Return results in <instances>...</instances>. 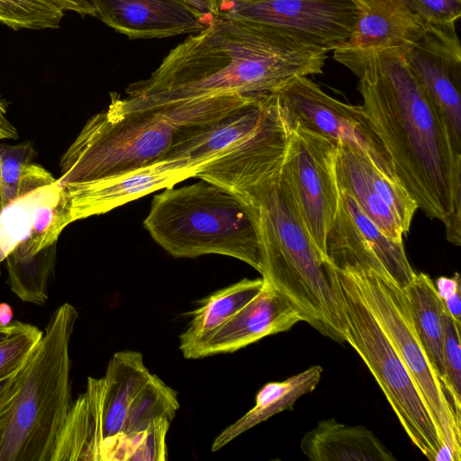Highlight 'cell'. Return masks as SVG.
Segmentation results:
<instances>
[{
  "mask_svg": "<svg viewBox=\"0 0 461 461\" xmlns=\"http://www.w3.org/2000/svg\"><path fill=\"white\" fill-rule=\"evenodd\" d=\"M287 119L290 131L285 166L310 235L321 254L328 258L326 238L339 203L338 144Z\"/></svg>",
  "mask_w": 461,
  "mask_h": 461,
  "instance_id": "cell-11",
  "label": "cell"
},
{
  "mask_svg": "<svg viewBox=\"0 0 461 461\" xmlns=\"http://www.w3.org/2000/svg\"><path fill=\"white\" fill-rule=\"evenodd\" d=\"M401 49L461 150V46L455 23L427 25L420 39Z\"/></svg>",
  "mask_w": 461,
  "mask_h": 461,
  "instance_id": "cell-13",
  "label": "cell"
},
{
  "mask_svg": "<svg viewBox=\"0 0 461 461\" xmlns=\"http://www.w3.org/2000/svg\"><path fill=\"white\" fill-rule=\"evenodd\" d=\"M326 255L337 268L357 267L386 272L401 286L415 275L403 246L384 235L355 199L339 189V203L326 238Z\"/></svg>",
  "mask_w": 461,
  "mask_h": 461,
  "instance_id": "cell-12",
  "label": "cell"
},
{
  "mask_svg": "<svg viewBox=\"0 0 461 461\" xmlns=\"http://www.w3.org/2000/svg\"><path fill=\"white\" fill-rule=\"evenodd\" d=\"M43 335L39 328L26 327L0 343V380L18 372L27 362Z\"/></svg>",
  "mask_w": 461,
  "mask_h": 461,
  "instance_id": "cell-32",
  "label": "cell"
},
{
  "mask_svg": "<svg viewBox=\"0 0 461 461\" xmlns=\"http://www.w3.org/2000/svg\"><path fill=\"white\" fill-rule=\"evenodd\" d=\"M64 11L47 0H0V23L14 30L56 29Z\"/></svg>",
  "mask_w": 461,
  "mask_h": 461,
  "instance_id": "cell-29",
  "label": "cell"
},
{
  "mask_svg": "<svg viewBox=\"0 0 461 461\" xmlns=\"http://www.w3.org/2000/svg\"><path fill=\"white\" fill-rule=\"evenodd\" d=\"M426 25H448L461 15V0H403Z\"/></svg>",
  "mask_w": 461,
  "mask_h": 461,
  "instance_id": "cell-33",
  "label": "cell"
},
{
  "mask_svg": "<svg viewBox=\"0 0 461 461\" xmlns=\"http://www.w3.org/2000/svg\"><path fill=\"white\" fill-rule=\"evenodd\" d=\"M21 369L11 376L0 380V414L17 389Z\"/></svg>",
  "mask_w": 461,
  "mask_h": 461,
  "instance_id": "cell-37",
  "label": "cell"
},
{
  "mask_svg": "<svg viewBox=\"0 0 461 461\" xmlns=\"http://www.w3.org/2000/svg\"><path fill=\"white\" fill-rule=\"evenodd\" d=\"M323 369L315 365L284 381L269 382L260 388L252 409L223 429L214 439L212 451H217L240 434L284 411H290L302 396L315 390Z\"/></svg>",
  "mask_w": 461,
  "mask_h": 461,
  "instance_id": "cell-23",
  "label": "cell"
},
{
  "mask_svg": "<svg viewBox=\"0 0 461 461\" xmlns=\"http://www.w3.org/2000/svg\"><path fill=\"white\" fill-rule=\"evenodd\" d=\"M403 290L420 343L430 366L442 384L445 378L442 301L438 294L434 282L425 273H415Z\"/></svg>",
  "mask_w": 461,
  "mask_h": 461,
  "instance_id": "cell-24",
  "label": "cell"
},
{
  "mask_svg": "<svg viewBox=\"0 0 461 461\" xmlns=\"http://www.w3.org/2000/svg\"><path fill=\"white\" fill-rule=\"evenodd\" d=\"M2 209H3V205H2V199H1V194H0V212H1Z\"/></svg>",
  "mask_w": 461,
  "mask_h": 461,
  "instance_id": "cell-41",
  "label": "cell"
},
{
  "mask_svg": "<svg viewBox=\"0 0 461 461\" xmlns=\"http://www.w3.org/2000/svg\"><path fill=\"white\" fill-rule=\"evenodd\" d=\"M36 152L31 141L0 143V194L3 208L19 197L22 178Z\"/></svg>",
  "mask_w": 461,
  "mask_h": 461,
  "instance_id": "cell-31",
  "label": "cell"
},
{
  "mask_svg": "<svg viewBox=\"0 0 461 461\" xmlns=\"http://www.w3.org/2000/svg\"><path fill=\"white\" fill-rule=\"evenodd\" d=\"M95 16L130 39L193 34L207 24L181 0H88Z\"/></svg>",
  "mask_w": 461,
  "mask_h": 461,
  "instance_id": "cell-19",
  "label": "cell"
},
{
  "mask_svg": "<svg viewBox=\"0 0 461 461\" xmlns=\"http://www.w3.org/2000/svg\"><path fill=\"white\" fill-rule=\"evenodd\" d=\"M441 317L444 330L445 362V378L442 385L456 416L461 420V324L448 314L444 305Z\"/></svg>",
  "mask_w": 461,
  "mask_h": 461,
  "instance_id": "cell-30",
  "label": "cell"
},
{
  "mask_svg": "<svg viewBox=\"0 0 461 461\" xmlns=\"http://www.w3.org/2000/svg\"><path fill=\"white\" fill-rule=\"evenodd\" d=\"M63 11H72L85 15H95V9L88 0H47Z\"/></svg>",
  "mask_w": 461,
  "mask_h": 461,
  "instance_id": "cell-36",
  "label": "cell"
},
{
  "mask_svg": "<svg viewBox=\"0 0 461 461\" xmlns=\"http://www.w3.org/2000/svg\"><path fill=\"white\" fill-rule=\"evenodd\" d=\"M28 323H23L18 321H13L5 326L0 325V343L15 334L16 332L23 330Z\"/></svg>",
  "mask_w": 461,
  "mask_h": 461,
  "instance_id": "cell-39",
  "label": "cell"
},
{
  "mask_svg": "<svg viewBox=\"0 0 461 461\" xmlns=\"http://www.w3.org/2000/svg\"><path fill=\"white\" fill-rule=\"evenodd\" d=\"M55 181L41 166L32 162L27 167L19 197L0 212V264L31 233L36 208Z\"/></svg>",
  "mask_w": 461,
  "mask_h": 461,
  "instance_id": "cell-25",
  "label": "cell"
},
{
  "mask_svg": "<svg viewBox=\"0 0 461 461\" xmlns=\"http://www.w3.org/2000/svg\"><path fill=\"white\" fill-rule=\"evenodd\" d=\"M57 242L30 256L14 253L5 259L11 290L25 303H46L48 283L53 270Z\"/></svg>",
  "mask_w": 461,
  "mask_h": 461,
  "instance_id": "cell-26",
  "label": "cell"
},
{
  "mask_svg": "<svg viewBox=\"0 0 461 461\" xmlns=\"http://www.w3.org/2000/svg\"><path fill=\"white\" fill-rule=\"evenodd\" d=\"M190 5L208 25L219 17L221 6L225 0H181Z\"/></svg>",
  "mask_w": 461,
  "mask_h": 461,
  "instance_id": "cell-35",
  "label": "cell"
},
{
  "mask_svg": "<svg viewBox=\"0 0 461 461\" xmlns=\"http://www.w3.org/2000/svg\"><path fill=\"white\" fill-rule=\"evenodd\" d=\"M200 167L188 159H161L81 184L61 186L71 222L106 213L155 191L194 177Z\"/></svg>",
  "mask_w": 461,
  "mask_h": 461,
  "instance_id": "cell-15",
  "label": "cell"
},
{
  "mask_svg": "<svg viewBox=\"0 0 461 461\" xmlns=\"http://www.w3.org/2000/svg\"><path fill=\"white\" fill-rule=\"evenodd\" d=\"M179 407L177 393L151 374L130 405L122 434L143 431L160 419L172 420Z\"/></svg>",
  "mask_w": 461,
  "mask_h": 461,
  "instance_id": "cell-27",
  "label": "cell"
},
{
  "mask_svg": "<svg viewBox=\"0 0 461 461\" xmlns=\"http://www.w3.org/2000/svg\"><path fill=\"white\" fill-rule=\"evenodd\" d=\"M275 101L276 93L252 95L212 121L179 126L162 159H188L201 167L256 135Z\"/></svg>",
  "mask_w": 461,
  "mask_h": 461,
  "instance_id": "cell-16",
  "label": "cell"
},
{
  "mask_svg": "<svg viewBox=\"0 0 461 461\" xmlns=\"http://www.w3.org/2000/svg\"><path fill=\"white\" fill-rule=\"evenodd\" d=\"M335 268L346 319V342L372 373L411 441L429 460L435 461L442 444L412 377L363 302L349 273Z\"/></svg>",
  "mask_w": 461,
  "mask_h": 461,
  "instance_id": "cell-7",
  "label": "cell"
},
{
  "mask_svg": "<svg viewBox=\"0 0 461 461\" xmlns=\"http://www.w3.org/2000/svg\"><path fill=\"white\" fill-rule=\"evenodd\" d=\"M290 122L276 98L251 139L203 165L194 177L240 200L255 223L262 278L296 307L321 335L346 342L338 273L314 244L285 162Z\"/></svg>",
  "mask_w": 461,
  "mask_h": 461,
  "instance_id": "cell-1",
  "label": "cell"
},
{
  "mask_svg": "<svg viewBox=\"0 0 461 461\" xmlns=\"http://www.w3.org/2000/svg\"><path fill=\"white\" fill-rule=\"evenodd\" d=\"M334 51L359 79L363 107L392 158L399 184L429 219L461 244V150L410 69L401 47Z\"/></svg>",
  "mask_w": 461,
  "mask_h": 461,
  "instance_id": "cell-2",
  "label": "cell"
},
{
  "mask_svg": "<svg viewBox=\"0 0 461 461\" xmlns=\"http://www.w3.org/2000/svg\"><path fill=\"white\" fill-rule=\"evenodd\" d=\"M336 176L339 188L355 199L384 235L394 241H403L418 206L399 183L389 179L366 158L340 142Z\"/></svg>",
  "mask_w": 461,
  "mask_h": 461,
  "instance_id": "cell-14",
  "label": "cell"
},
{
  "mask_svg": "<svg viewBox=\"0 0 461 461\" xmlns=\"http://www.w3.org/2000/svg\"><path fill=\"white\" fill-rule=\"evenodd\" d=\"M77 317L68 303L56 309L22 367L0 414V461H50L72 404L69 343Z\"/></svg>",
  "mask_w": 461,
  "mask_h": 461,
  "instance_id": "cell-4",
  "label": "cell"
},
{
  "mask_svg": "<svg viewBox=\"0 0 461 461\" xmlns=\"http://www.w3.org/2000/svg\"><path fill=\"white\" fill-rule=\"evenodd\" d=\"M14 312L6 303H0V325L5 326L13 321Z\"/></svg>",
  "mask_w": 461,
  "mask_h": 461,
  "instance_id": "cell-40",
  "label": "cell"
},
{
  "mask_svg": "<svg viewBox=\"0 0 461 461\" xmlns=\"http://www.w3.org/2000/svg\"><path fill=\"white\" fill-rule=\"evenodd\" d=\"M179 119L162 105L123 108L111 100L63 154L59 184L89 182L161 160L181 126Z\"/></svg>",
  "mask_w": 461,
  "mask_h": 461,
  "instance_id": "cell-6",
  "label": "cell"
},
{
  "mask_svg": "<svg viewBox=\"0 0 461 461\" xmlns=\"http://www.w3.org/2000/svg\"><path fill=\"white\" fill-rule=\"evenodd\" d=\"M167 419L153 421L145 430L133 435L118 434L105 440L104 460H166Z\"/></svg>",
  "mask_w": 461,
  "mask_h": 461,
  "instance_id": "cell-28",
  "label": "cell"
},
{
  "mask_svg": "<svg viewBox=\"0 0 461 461\" xmlns=\"http://www.w3.org/2000/svg\"><path fill=\"white\" fill-rule=\"evenodd\" d=\"M263 278H244L202 299L179 336V350L193 359L195 351L261 290Z\"/></svg>",
  "mask_w": 461,
  "mask_h": 461,
  "instance_id": "cell-22",
  "label": "cell"
},
{
  "mask_svg": "<svg viewBox=\"0 0 461 461\" xmlns=\"http://www.w3.org/2000/svg\"><path fill=\"white\" fill-rule=\"evenodd\" d=\"M327 53L276 30L219 16L173 48L149 77L130 84L127 97L111 94V99L131 108L219 94H272L298 77L321 74Z\"/></svg>",
  "mask_w": 461,
  "mask_h": 461,
  "instance_id": "cell-3",
  "label": "cell"
},
{
  "mask_svg": "<svg viewBox=\"0 0 461 461\" xmlns=\"http://www.w3.org/2000/svg\"><path fill=\"white\" fill-rule=\"evenodd\" d=\"M276 93L291 121L337 144L347 145L399 183L390 154L362 105L331 97L307 77L293 79Z\"/></svg>",
  "mask_w": 461,
  "mask_h": 461,
  "instance_id": "cell-9",
  "label": "cell"
},
{
  "mask_svg": "<svg viewBox=\"0 0 461 461\" xmlns=\"http://www.w3.org/2000/svg\"><path fill=\"white\" fill-rule=\"evenodd\" d=\"M361 298L412 377L442 447L461 459V420L430 366L415 330L405 292L388 273L346 267Z\"/></svg>",
  "mask_w": 461,
  "mask_h": 461,
  "instance_id": "cell-8",
  "label": "cell"
},
{
  "mask_svg": "<svg viewBox=\"0 0 461 461\" xmlns=\"http://www.w3.org/2000/svg\"><path fill=\"white\" fill-rule=\"evenodd\" d=\"M302 321L292 302L264 280L258 294L199 348L193 359L235 352L265 337L288 331Z\"/></svg>",
  "mask_w": 461,
  "mask_h": 461,
  "instance_id": "cell-18",
  "label": "cell"
},
{
  "mask_svg": "<svg viewBox=\"0 0 461 461\" xmlns=\"http://www.w3.org/2000/svg\"><path fill=\"white\" fill-rule=\"evenodd\" d=\"M312 461H394L382 441L363 426H349L334 418L321 420L300 444Z\"/></svg>",
  "mask_w": 461,
  "mask_h": 461,
  "instance_id": "cell-21",
  "label": "cell"
},
{
  "mask_svg": "<svg viewBox=\"0 0 461 461\" xmlns=\"http://www.w3.org/2000/svg\"><path fill=\"white\" fill-rule=\"evenodd\" d=\"M219 16L263 25L329 52L348 41L357 12L351 0H225Z\"/></svg>",
  "mask_w": 461,
  "mask_h": 461,
  "instance_id": "cell-10",
  "label": "cell"
},
{
  "mask_svg": "<svg viewBox=\"0 0 461 461\" xmlns=\"http://www.w3.org/2000/svg\"><path fill=\"white\" fill-rule=\"evenodd\" d=\"M351 1L357 16L345 47H402L420 39L426 31L427 25L403 0Z\"/></svg>",
  "mask_w": 461,
  "mask_h": 461,
  "instance_id": "cell-20",
  "label": "cell"
},
{
  "mask_svg": "<svg viewBox=\"0 0 461 461\" xmlns=\"http://www.w3.org/2000/svg\"><path fill=\"white\" fill-rule=\"evenodd\" d=\"M164 189L153 197L143 225L167 253L177 258L228 256L261 274L256 226L240 200L203 179Z\"/></svg>",
  "mask_w": 461,
  "mask_h": 461,
  "instance_id": "cell-5",
  "label": "cell"
},
{
  "mask_svg": "<svg viewBox=\"0 0 461 461\" xmlns=\"http://www.w3.org/2000/svg\"><path fill=\"white\" fill-rule=\"evenodd\" d=\"M434 284L446 311L457 323L461 324L459 274L455 273L451 277L440 276Z\"/></svg>",
  "mask_w": 461,
  "mask_h": 461,
  "instance_id": "cell-34",
  "label": "cell"
},
{
  "mask_svg": "<svg viewBox=\"0 0 461 461\" xmlns=\"http://www.w3.org/2000/svg\"><path fill=\"white\" fill-rule=\"evenodd\" d=\"M151 373L142 354L123 350L113 354L101 378L88 377L84 393L93 417L97 444L122 433L130 405Z\"/></svg>",
  "mask_w": 461,
  "mask_h": 461,
  "instance_id": "cell-17",
  "label": "cell"
},
{
  "mask_svg": "<svg viewBox=\"0 0 461 461\" xmlns=\"http://www.w3.org/2000/svg\"><path fill=\"white\" fill-rule=\"evenodd\" d=\"M17 138V131L6 116V104L0 98V140Z\"/></svg>",
  "mask_w": 461,
  "mask_h": 461,
  "instance_id": "cell-38",
  "label": "cell"
}]
</instances>
